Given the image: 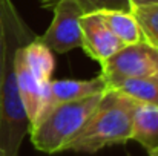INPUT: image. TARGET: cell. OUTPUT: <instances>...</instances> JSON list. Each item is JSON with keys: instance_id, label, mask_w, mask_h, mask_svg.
<instances>
[{"instance_id": "cell-1", "label": "cell", "mask_w": 158, "mask_h": 156, "mask_svg": "<svg viewBox=\"0 0 158 156\" xmlns=\"http://www.w3.org/2000/svg\"><path fill=\"white\" fill-rule=\"evenodd\" d=\"M5 54L0 78V153L19 156L20 146L29 133V119L22 104L15 80V52L37 35L28 28L11 0H0Z\"/></svg>"}, {"instance_id": "cell-2", "label": "cell", "mask_w": 158, "mask_h": 156, "mask_svg": "<svg viewBox=\"0 0 158 156\" xmlns=\"http://www.w3.org/2000/svg\"><path fill=\"white\" fill-rule=\"evenodd\" d=\"M135 101L114 89H106L94 113L68 144L66 150L77 153H97L98 150L126 144L132 139V118Z\"/></svg>"}, {"instance_id": "cell-3", "label": "cell", "mask_w": 158, "mask_h": 156, "mask_svg": "<svg viewBox=\"0 0 158 156\" xmlns=\"http://www.w3.org/2000/svg\"><path fill=\"white\" fill-rule=\"evenodd\" d=\"M103 94L52 106L40 121L29 129L31 142L43 153L64 152L68 144L85 127Z\"/></svg>"}, {"instance_id": "cell-4", "label": "cell", "mask_w": 158, "mask_h": 156, "mask_svg": "<svg viewBox=\"0 0 158 156\" xmlns=\"http://www.w3.org/2000/svg\"><path fill=\"white\" fill-rule=\"evenodd\" d=\"M54 9V18L43 35H37V40L51 52H66L81 48V28L80 18L85 14L78 0H57Z\"/></svg>"}, {"instance_id": "cell-5", "label": "cell", "mask_w": 158, "mask_h": 156, "mask_svg": "<svg viewBox=\"0 0 158 156\" xmlns=\"http://www.w3.org/2000/svg\"><path fill=\"white\" fill-rule=\"evenodd\" d=\"M157 74L155 51L148 43L140 42L135 45H126L110 58L102 64V77L106 81V89L109 84L126 80L149 77Z\"/></svg>"}, {"instance_id": "cell-6", "label": "cell", "mask_w": 158, "mask_h": 156, "mask_svg": "<svg viewBox=\"0 0 158 156\" xmlns=\"http://www.w3.org/2000/svg\"><path fill=\"white\" fill-rule=\"evenodd\" d=\"M80 28L83 38L81 49L91 58L98 61L100 66L115 52L126 46L110 32L98 12L83 14L80 18Z\"/></svg>"}, {"instance_id": "cell-7", "label": "cell", "mask_w": 158, "mask_h": 156, "mask_svg": "<svg viewBox=\"0 0 158 156\" xmlns=\"http://www.w3.org/2000/svg\"><path fill=\"white\" fill-rule=\"evenodd\" d=\"M105 90L106 81L102 75H97L91 80H54V81L51 80L49 81L48 110L55 104L98 95V94H103Z\"/></svg>"}, {"instance_id": "cell-8", "label": "cell", "mask_w": 158, "mask_h": 156, "mask_svg": "<svg viewBox=\"0 0 158 156\" xmlns=\"http://www.w3.org/2000/svg\"><path fill=\"white\" fill-rule=\"evenodd\" d=\"M132 139L141 144L148 152L158 149V107L135 103Z\"/></svg>"}, {"instance_id": "cell-9", "label": "cell", "mask_w": 158, "mask_h": 156, "mask_svg": "<svg viewBox=\"0 0 158 156\" xmlns=\"http://www.w3.org/2000/svg\"><path fill=\"white\" fill-rule=\"evenodd\" d=\"M107 89L118 90L132 101L138 104H148L158 107V74L149 77L126 78L115 81L107 86Z\"/></svg>"}, {"instance_id": "cell-10", "label": "cell", "mask_w": 158, "mask_h": 156, "mask_svg": "<svg viewBox=\"0 0 158 156\" xmlns=\"http://www.w3.org/2000/svg\"><path fill=\"white\" fill-rule=\"evenodd\" d=\"M98 14L106 23V26L110 29V32L123 45H135L143 42L138 25L131 12L106 9V11H98Z\"/></svg>"}, {"instance_id": "cell-11", "label": "cell", "mask_w": 158, "mask_h": 156, "mask_svg": "<svg viewBox=\"0 0 158 156\" xmlns=\"http://www.w3.org/2000/svg\"><path fill=\"white\" fill-rule=\"evenodd\" d=\"M129 12L138 25L143 42L158 49V3L132 6Z\"/></svg>"}, {"instance_id": "cell-12", "label": "cell", "mask_w": 158, "mask_h": 156, "mask_svg": "<svg viewBox=\"0 0 158 156\" xmlns=\"http://www.w3.org/2000/svg\"><path fill=\"white\" fill-rule=\"evenodd\" d=\"M55 3L57 0H40V5L48 9H52ZM78 3L85 14L106 11V9H115V11H124V12L131 11L129 0H78Z\"/></svg>"}, {"instance_id": "cell-13", "label": "cell", "mask_w": 158, "mask_h": 156, "mask_svg": "<svg viewBox=\"0 0 158 156\" xmlns=\"http://www.w3.org/2000/svg\"><path fill=\"white\" fill-rule=\"evenodd\" d=\"M3 54H5V37H3V22L0 14V78H2V67H3Z\"/></svg>"}, {"instance_id": "cell-14", "label": "cell", "mask_w": 158, "mask_h": 156, "mask_svg": "<svg viewBox=\"0 0 158 156\" xmlns=\"http://www.w3.org/2000/svg\"><path fill=\"white\" fill-rule=\"evenodd\" d=\"M158 3V0H129L131 8L132 6H141V5H155Z\"/></svg>"}, {"instance_id": "cell-15", "label": "cell", "mask_w": 158, "mask_h": 156, "mask_svg": "<svg viewBox=\"0 0 158 156\" xmlns=\"http://www.w3.org/2000/svg\"><path fill=\"white\" fill-rule=\"evenodd\" d=\"M155 51V64H157V74H158V49H154Z\"/></svg>"}, {"instance_id": "cell-16", "label": "cell", "mask_w": 158, "mask_h": 156, "mask_svg": "<svg viewBox=\"0 0 158 156\" xmlns=\"http://www.w3.org/2000/svg\"><path fill=\"white\" fill-rule=\"evenodd\" d=\"M149 156H158V149L152 150V152H149Z\"/></svg>"}, {"instance_id": "cell-17", "label": "cell", "mask_w": 158, "mask_h": 156, "mask_svg": "<svg viewBox=\"0 0 158 156\" xmlns=\"http://www.w3.org/2000/svg\"><path fill=\"white\" fill-rule=\"evenodd\" d=\"M0 156H3V155H2V153H0Z\"/></svg>"}]
</instances>
